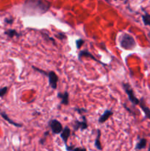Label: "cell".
I'll return each mask as SVG.
<instances>
[{
	"mask_svg": "<svg viewBox=\"0 0 150 151\" xmlns=\"http://www.w3.org/2000/svg\"><path fill=\"white\" fill-rule=\"evenodd\" d=\"M51 3L46 0H27L24 6L26 15H41L48 11Z\"/></svg>",
	"mask_w": 150,
	"mask_h": 151,
	"instance_id": "obj_1",
	"label": "cell"
},
{
	"mask_svg": "<svg viewBox=\"0 0 150 151\" xmlns=\"http://www.w3.org/2000/svg\"><path fill=\"white\" fill-rule=\"evenodd\" d=\"M119 44L121 48L126 50H132L136 47V42L131 35L123 32L119 38Z\"/></svg>",
	"mask_w": 150,
	"mask_h": 151,
	"instance_id": "obj_2",
	"label": "cell"
},
{
	"mask_svg": "<svg viewBox=\"0 0 150 151\" xmlns=\"http://www.w3.org/2000/svg\"><path fill=\"white\" fill-rule=\"evenodd\" d=\"M122 86H123L124 89L126 94H127L129 101H130L132 104L135 105V106L139 105L140 100L135 97L133 89H132V87L130 86V85H129V83H122Z\"/></svg>",
	"mask_w": 150,
	"mask_h": 151,
	"instance_id": "obj_3",
	"label": "cell"
},
{
	"mask_svg": "<svg viewBox=\"0 0 150 151\" xmlns=\"http://www.w3.org/2000/svg\"><path fill=\"white\" fill-rule=\"evenodd\" d=\"M49 126L50 129L51 130L53 134H61L63 131V125L60 123V121L57 119H51L49 122Z\"/></svg>",
	"mask_w": 150,
	"mask_h": 151,
	"instance_id": "obj_4",
	"label": "cell"
},
{
	"mask_svg": "<svg viewBox=\"0 0 150 151\" xmlns=\"http://www.w3.org/2000/svg\"><path fill=\"white\" fill-rule=\"evenodd\" d=\"M49 78V83L50 87L53 89L55 90L57 86V81H58V77L56 75L55 72H48V75H47Z\"/></svg>",
	"mask_w": 150,
	"mask_h": 151,
	"instance_id": "obj_5",
	"label": "cell"
},
{
	"mask_svg": "<svg viewBox=\"0 0 150 151\" xmlns=\"http://www.w3.org/2000/svg\"><path fill=\"white\" fill-rule=\"evenodd\" d=\"M88 127V123H87L86 118L85 116H82V120L78 121L76 120L74 122V129L75 131H78V130H81V131H84V130L87 129Z\"/></svg>",
	"mask_w": 150,
	"mask_h": 151,
	"instance_id": "obj_6",
	"label": "cell"
},
{
	"mask_svg": "<svg viewBox=\"0 0 150 151\" xmlns=\"http://www.w3.org/2000/svg\"><path fill=\"white\" fill-rule=\"evenodd\" d=\"M84 57L90 58H91V59H92V60H94V61L98 62V63H101V64H102V65H105V64H104V63H101V62L99 60H98V59L94 57V56L93 55L91 54V53L90 52H88L87 50H81V51L79 52V55H78V58H79V60H82V58H84Z\"/></svg>",
	"mask_w": 150,
	"mask_h": 151,
	"instance_id": "obj_7",
	"label": "cell"
},
{
	"mask_svg": "<svg viewBox=\"0 0 150 151\" xmlns=\"http://www.w3.org/2000/svg\"><path fill=\"white\" fill-rule=\"evenodd\" d=\"M71 134V130L69 127H65L64 129L63 130V131L60 134V138L62 139V140L64 142L65 145H67V142L69 139V137H70Z\"/></svg>",
	"mask_w": 150,
	"mask_h": 151,
	"instance_id": "obj_8",
	"label": "cell"
},
{
	"mask_svg": "<svg viewBox=\"0 0 150 151\" xmlns=\"http://www.w3.org/2000/svg\"><path fill=\"white\" fill-rule=\"evenodd\" d=\"M57 97L61 100V104L68 106L69 103V94L68 91H65L63 93H58Z\"/></svg>",
	"mask_w": 150,
	"mask_h": 151,
	"instance_id": "obj_9",
	"label": "cell"
},
{
	"mask_svg": "<svg viewBox=\"0 0 150 151\" xmlns=\"http://www.w3.org/2000/svg\"><path fill=\"white\" fill-rule=\"evenodd\" d=\"M113 112L111 110H106L104 112V114H103L100 116L99 119V123H104V122H106L110 116H113Z\"/></svg>",
	"mask_w": 150,
	"mask_h": 151,
	"instance_id": "obj_10",
	"label": "cell"
},
{
	"mask_svg": "<svg viewBox=\"0 0 150 151\" xmlns=\"http://www.w3.org/2000/svg\"><path fill=\"white\" fill-rule=\"evenodd\" d=\"M139 105H140V107H141V109H142L143 111H144V113L145 114L146 117H147L148 119H150V109H149L146 106L145 103H144V100L143 98L140 100Z\"/></svg>",
	"mask_w": 150,
	"mask_h": 151,
	"instance_id": "obj_11",
	"label": "cell"
},
{
	"mask_svg": "<svg viewBox=\"0 0 150 151\" xmlns=\"http://www.w3.org/2000/svg\"><path fill=\"white\" fill-rule=\"evenodd\" d=\"M1 117L3 118V119H5L7 122H8L10 124V125H13V126H15V127H17V128H21V127H22L21 124L17 123V122H15L14 121H13L11 119H10V118H9V116H7V115L4 112H1Z\"/></svg>",
	"mask_w": 150,
	"mask_h": 151,
	"instance_id": "obj_12",
	"label": "cell"
},
{
	"mask_svg": "<svg viewBox=\"0 0 150 151\" xmlns=\"http://www.w3.org/2000/svg\"><path fill=\"white\" fill-rule=\"evenodd\" d=\"M100 138H101V131L100 130H97V136L95 139V142H94V146L99 150H102V146H101Z\"/></svg>",
	"mask_w": 150,
	"mask_h": 151,
	"instance_id": "obj_13",
	"label": "cell"
},
{
	"mask_svg": "<svg viewBox=\"0 0 150 151\" xmlns=\"http://www.w3.org/2000/svg\"><path fill=\"white\" fill-rule=\"evenodd\" d=\"M146 146V139H141L135 146V150H142V149L145 148Z\"/></svg>",
	"mask_w": 150,
	"mask_h": 151,
	"instance_id": "obj_14",
	"label": "cell"
},
{
	"mask_svg": "<svg viewBox=\"0 0 150 151\" xmlns=\"http://www.w3.org/2000/svg\"><path fill=\"white\" fill-rule=\"evenodd\" d=\"M4 34H5V35H7V36L10 37V38H13V37H15V36H20L21 35L20 34L17 32V31L15 30V29H7V30H6L5 32H4Z\"/></svg>",
	"mask_w": 150,
	"mask_h": 151,
	"instance_id": "obj_15",
	"label": "cell"
},
{
	"mask_svg": "<svg viewBox=\"0 0 150 151\" xmlns=\"http://www.w3.org/2000/svg\"><path fill=\"white\" fill-rule=\"evenodd\" d=\"M142 19L144 24L146 25V26L150 27V15L149 14H148V13H145L144 15H143Z\"/></svg>",
	"mask_w": 150,
	"mask_h": 151,
	"instance_id": "obj_16",
	"label": "cell"
},
{
	"mask_svg": "<svg viewBox=\"0 0 150 151\" xmlns=\"http://www.w3.org/2000/svg\"><path fill=\"white\" fill-rule=\"evenodd\" d=\"M84 44H85V40L81 39V38H79V39L76 40V49H78V50L81 49V47H82V46H83Z\"/></svg>",
	"mask_w": 150,
	"mask_h": 151,
	"instance_id": "obj_17",
	"label": "cell"
},
{
	"mask_svg": "<svg viewBox=\"0 0 150 151\" xmlns=\"http://www.w3.org/2000/svg\"><path fill=\"white\" fill-rule=\"evenodd\" d=\"M49 134V131H46V132L45 134H44V137H43L42 138H41V139H40V141H39L40 144H41V145H44V143H45L46 139V137H48Z\"/></svg>",
	"mask_w": 150,
	"mask_h": 151,
	"instance_id": "obj_18",
	"label": "cell"
},
{
	"mask_svg": "<svg viewBox=\"0 0 150 151\" xmlns=\"http://www.w3.org/2000/svg\"><path fill=\"white\" fill-rule=\"evenodd\" d=\"M7 92V87H3L0 88V97H3L4 95H6Z\"/></svg>",
	"mask_w": 150,
	"mask_h": 151,
	"instance_id": "obj_19",
	"label": "cell"
},
{
	"mask_svg": "<svg viewBox=\"0 0 150 151\" xmlns=\"http://www.w3.org/2000/svg\"><path fill=\"white\" fill-rule=\"evenodd\" d=\"M32 68H33V69H35V71H37V72H40L41 74H43V75H48V73H46V72H45V71L42 70V69H38V68L36 67H34V66H32Z\"/></svg>",
	"mask_w": 150,
	"mask_h": 151,
	"instance_id": "obj_20",
	"label": "cell"
},
{
	"mask_svg": "<svg viewBox=\"0 0 150 151\" xmlns=\"http://www.w3.org/2000/svg\"><path fill=\"white\" fill-rule=\"evenodd\" d=\"M75 111H76V112H78L79 114H82V113H86L87 112L86 109H75Z\"/></svg>",
	"mask_w": 150,
	"mask_h": 151,
	"instance_id": "obj_21",
	"label": "cell"
},
{
	"mask_svg": "<svg viewBox=\"0 0 150 151\" xmlns=\"http://www.w3.org/2000/svg\"><path fill=\"white\" fill-rule=\"evenodd\" d=\"M56 37H57V38H59V39L63 40V38H66V35H65V34L63 33H58L56 35Z\"/></svg>",
	"mask_w": 150,
	"mask_h": 151,
	"instance_id": "obj_22",
	"label": "cell"
},
{
	"mask_svg": "<svg viewBox=\"0 0 150 151\" xmlns=\"http://www.w3.org/2000/svg\"><path fill=\"white\" fill-rule=\"evenodd\" d=\"M72 151H87L86 149L84 147H74Z\"/></svg>",
	"mask_w": 150,
	"mask_h": 151,
	"instance_id": "obj_23",
	"label": "cell"
},
{
	"mask_svg": "<svg viewBox=\"0 0 150 151\" xmlns=\"http://www.w3.org/2000/svg\"><path fill=\"white\" fill-rule=\"evenodd\" d=\"M4 22H5V23L9 24H13V19H12V18H10V19H5Z\"/></svg>",
	"mask_w": 150,
	"mask_h": 151,
	"instance_id": "obj_24",
	"label": "cell"
},
{
	"mask_svg": "<svg viewBox=\"0 0 150 151\" xmlns=\"http://www.w3.org/2000/svg\"><path fill=\"white\" fill-rule=\"evenodd\" d=\"M149 38H150V32H149Z\"/></svg>",
	"mask_w": 150,
	"mask_h": 151,
	"instance_id": "obj_25",
	"label": "cell"
},
{
	"mask_svg": "<svg viewBox=\"0 0 150 151\" xmlns=\"http://www.w3.org/2000/svg\"><path fill=\"white\" fill-rule=\"evenodd\" d=\"M148 151H150V146H149V150H148Z\"/></svg>",
	"mask_w": 150,
	"mask_h": 151,
	"instance_id": "obj_26",
	"label": "cell"
},
{
	"mask_svg": "<svg viewBox=\"0 0 150 151\" xmlns=\"http://www.w3.org/2000/svg\"><path fill=\"white\" fill-rule=\"evenodd\" d=\"M105 1H107V2H109V0H105Z\"/></svg>",
	"mask_w": 150,
	"mask_h": 151,
	"instance_id": "obj_27",
	"label": "cell"
}]
</instances>
